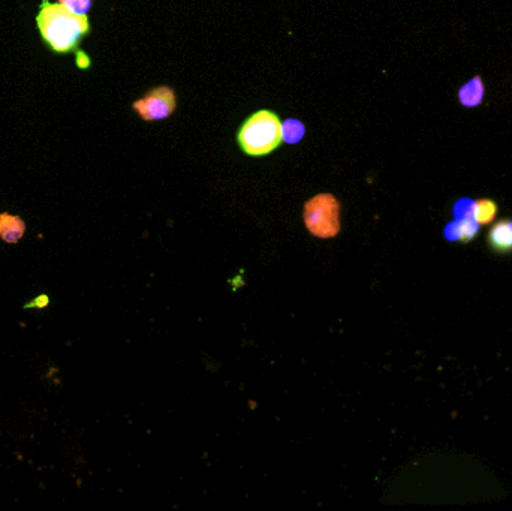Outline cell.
I'll list each match as a JSON object with an SVG mask.
<instances>
[{
  "instance_id": "6da1fadb",
  "label": "cell",
  "mask_w": 512,
  "mask_h": 511,
  "mask_svg": "<svg viewBox=\"0 0 512 511\" xmlns=\"http://www.w3.org/2000/svg\"><path fill=\"white\" fill-rule=\"evenodd\" d=\"M36 23L42 39L54 53H72L90 32L89 18L78 17L65 6L50 3V0L42 2Z\"/></svg>"
},
{
  "instance_id": "7a4b0ae2",
  "label": "cell",
  "mask_w": 512,
  "mask_h": 511,
  "mask_svg": "<svg viewBox=\"0 0 512 511\" xmlns=\"http://www.w3.org/2000/svg\"><path fill=\"white\" fill-rule=\"evenodd\" d=\"M282 143V122L271 110L251 114L237 132L240 150L251 158L271 155Z\"/></svg>"
},
{
  "instance_id": "3957f363",
  "label": "cell",
  "mask_w": 512,
  "mask_h": 511,
  "mask_svg": "<svg viewBox=\"0 0 512 511\" xmlns=\"http://www.w3.org/2000/svg\"><path fill=\"white\" fill-rule=\"evenodd\" d=\"M340 212H342V206L339 200L333 194L322 192L304 204V227L316 239H334L342 230Z\"/></svg>"
},
{
  "instance_id": "277c9868",
  "label": "cell",
  "mask_w": 512,
  "mask_h": 511,
  "mask_svg": "<svg viewBox=\"0 0 512 511\" xmlns=\"http://www.w3.org/2000/svg\"><path fill=\"white\" fill-rule=\"evenodd\" d=\"M135 113L144 122H161L173 116L177 110L176 90L170 86H158L150 90L143 98L132 104Z\"/></svg>"
},
{
  "instance_id": "5b68a950",
  "label": "cell",
  "mask_w": 512,
  "mask_h": 511,
  "mask_svg": "<svg viewBox=\"0 0 512 511\" xmlns=\"http://www.w3.org/2000/svg\"><path fill=\"white\" fill-rule=\"evenodd\" d=\"M486 243L493 254L499 257L512 255V219H499L487 231Z\"/></svg>"
},
{
  "instance_id": "8992f818",
  "label": "cell",
  "mask_w": 512,
  "mask_h": 511,
  "mask_svg": "<svg viewBox=\"0 0 512 511\" xmlns=\"http://www.w3.org/2000/svg\"><path fill=\"white\" fill-rule=\"evenodd\" d=\"M480 234V224L475 219H454L444 228V237L447 242L463 243L468 245Z\"/></svg>"
},
{
  "instance_id": "52a82bcc",
  "label": "cell",
  "mask_w": 512,
  "mask_h": 511,
  "mask_svg": "<svg viewBox=\"0 0 512 511\" xmlns=\"http://www.w3.org/2000/svg\"><path fill=\"white\" fill-rule=\"evenodd\" d=\"M26 234V222L20 216L11 213H0V239L9 245L20 242Z\"/></svg>"
},
{
  "instance_id": "ba28073f",
  "label": "cell",
  "mask_w": 512,
  "mask_h": 511,
  "mask_svg": "<svg viewBox=\"0 0 512 511\" xmlns=\"http://www.w3.org/2000/svg\"><path fill=\"white\" fill-rule=\"evenodd\" d=\"M486 93L484 81L481 77H474L459 90V101L463 107L475 108L481 105Z\"/></svg>"
},
{
  "instance_id": "9c48e42d",
  "label": "cell",
  "mask_w": 512,
  "mask_h": 511,
  "mask_svg": "<svg viewBox=\"0 0 512 511\" xmlns=\"http://www.w3.org/2000/svg\"><path fill=\"white\" fill-rule=\"evenodd\" d=\"M499 204L492 198H480L475 201L474 219L480 224V227L493 224L498 218Z\"/></svg>"
},
{
  "instance_id": "30bf717a",
  "label": "cell",
  "mask_w": 512,
  "mask_h": 511,
  "mask_svg": "<svg viewBox=\"0 0 512 511\" xmlns=\"http://www.w3.org/2000/svg\"><path fill=\"white\" fill-rule=\"evenodd\" d=\"M306 135V126L297 119H288L282 122V141L288 144H297Z\"/></svg>"
},
{
  "instance_id": "8fae6325",
  "label": "cell",
  "mask_w": 512,
  "mask_h": 511,
  "mask_svg": "<svg viewBox=\"0 0 512 511\" xmlns=\"http://www.w3.org/2000/svg\"><path fill=\"white\" fill-rule=\"evenodd\" d=\"M474 206L475 200H472V198H459L453 204L454 219H474Z\"/></svg>"
},
{
  "instance_id": "7c38bea8",
  "label": "cell",
  "mask_w": 512,
  "mask_h": 511,
  "mask_svg": "<svg viewBox=\"0 0 512 511\" xmlns=\"http://www.w3.org/2000/svg\"><path fill=\"white\" fill-rule=\"evenodd\" d=\"M59 3L78 17H87L92 8V0H59Z\"/></svg>"
}]
</instances>
